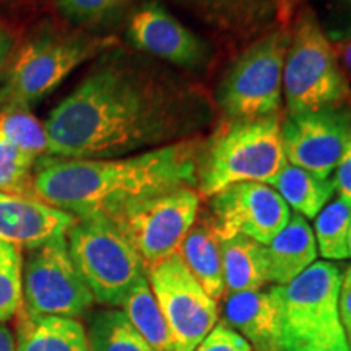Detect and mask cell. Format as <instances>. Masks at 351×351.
I'll return each instance as SVG.
<instances>
[{
    "label": "cell",
    "mask_w": 351,
    "mask_h": 351,
    "mask_svg": "<svg viewBox=\"0 0 351 351\" xmlns=\"http://www.w3.org/2000/svg\"><path fill=\"white\" fill-rule=\"evenodd\" d=\"M288 207L304 218H315L335 194L333 179L319 178L309 171L287 163L270 184Z\"/></svg>",
    "instance_id": "7402d4cb"
},
{
    "label": "cell",
    "mask_w": 351,
    "mask_h": 351,
    "mask_svg": "<svg viewBox=\"0 0 351 351\" xmlns=\"http://www.w3.org/2000/svg\"><path fill=\"white\" fill-rule=\"evenodd\" d=\"M348 251H350V257H351V228H350V239H348Z\"/></svg>",
    "instance_id": "ab89813d"
},
{
    "label": "cell",
    "mask_w": 351,
    "mask_h": 351,
    "mask_svg": "<svg viewBox=\"0 0 351 351\" xmlns=\"http://www.w3.org/2000/svg\"><path fill=\"white\" fill-rule=\"evenodd\" d=\"M333 182H335V191L339 192V195L351 204V135L343 150V155H341L339 165H337Z\"/></svg>",
    "instance_id": "4dcf8cb0"
},
{
    "label": "cell",
    "mask_w": 351,
    "mask_h": 351,
    "mask_svg": "<svg viewBox=\"0 0 351 351\" xmlns=\"http://www.w3.org/2000/svg\"><path fill=\"white\" fill-rule=\"evenodd\" d=\"M194 351H254L238 332L228 327L225 322L217 324L212 332L197 345Z\"/></svg>",
    "instance_id": "f546056e"
},
{
    "label": "cell",
    "mask_w": 351,
    "mask_h": 351,
    "mask_svg": "<svg viewBox=\"0 0 351 351\" xmlns=\"http://www.w3.org/2000/svg\"><path fill=\"white\" fill-rule=\"evenodd\" d=\"M301 0H282V10H280V21H288L289 16L293 15V10H295L298 3Z\"/></svg>",
    "instance_id": "74e56055"
},
{
    "label": "cell",
    "mask_w": 351,
    "mask_h": 351,
    "mask_svg": "<svg viewBox=\"0 0 351 351\" xmlns=\"http://www.w3.org/2000/svg\"><path fill=\"white\" fill-rule=\"evenodd\" d=\"M16 351H90L85 327L77 319L29 315L21 309Z\"/></svg>",
    "instance_id": "d6986e66"
},
{
    "label": "cell",
    "mask_w": 351,
    "mask_h": 351,
    "mask_svg": "<svg viewBox=\"0 0 351 351\" xmlns=\"http://www.w3.org/2000/svg\"><path fill=\"white\" fill-rule=\"evenodd\" d=\"M127 36L145 54L163 59L184 70L208 62V46L158 2H147L132 13Z\"/></svg>",
    "instance_id": "5bb4252c"
},
{
    "label": "cell",
    "mask_w": 351,
    "mask_h": 351,
    "mask_svg": "<svg viewBox=\"0 0 351 351\" xmlns=\"http://www.w3.org/2000/svg\"><path fill=\"white\" fill-rule=\"evenodd\" d=\"M127 319L155 351H174L168 324L153 295L147 275L142 276L122 302Z\"/></svg>",
    "instance_id": "603a6c76"
},
{
    "label": "cell",
    "mask_w": 351,
    "mask_h": 351,
    "mask_svg": "<svg viewBox=\"0 0 351 351\" xmlns=\"http://www.w3.org/2000/svg\"><path fill=\"white\" fill-rule=\"evenodd\" d=\"M8 98H10V91H8V88L7 86H0V109L7 106Z\"/></svg>",
    "instance_id": "f35d334b"
},
{
    "label": "cell",
    "mask_w": 351,
    "mask_h": 351,
    "mask_svg": "<svg viewBox=\"0 0 351 351\" xmlns=\"http://www.w3.org/2000/svg\"><path fill=\"white\" fill-rule=\"evenodd\" d=\"M283 95L289 114L346 106L351 98L335 47L309 8L298 13L291 29Z\"/></svg>",
    "instance_id": "277c9868"
},
{
    "label": "cell",
    "mask_w": 351,
    "mask_h": 351,
    "mask_svg": "<svg viewBox=\"0 0 351 351\" xmlns=\"http://www.w3.org/2000/svg\"><path fill=\"white\" fill-rule=\"evenodd\" d=\"M287 163L278 114L230 121L202 148L197 187L202 195L213 197L239 182L270 186Z\"/></svg>",
    "instance_id": "3957f363"
},
{
    "label": "cell",
    "mask_w": 351,
    "mask_h": 351,
    "mask_svg": "<svg viewBox=\"0 0 351 351\" xmlns=\"http://www.w3.org/2000/svg\"><path fill=\"white\" fill-rule=\"evenodd\" d=\"M77 218L34 197L0 192V241L16 247L36 249L47 241L67 236Z\"/></svg>",
    "instance_id": "9a60e30c"
},
{
    "label": "cell",
    "mask_w": 351,
    "mask_h": 351,
    "mask_svg": "<svg viewBox=\"0 0 351 351\" xmlns=\"http://www.w3.org/2000/svg\"><path fill=\"white\" fill-rule=\"evenodd\" d=\"M351 135L348 106L289 114L282 122L283 150L289 165L330 178Z\"/></svg>",
    "instance_id": "4fadbf2b"
},
{
    "label": "cell",
    "mask_w": 351,
    "mask_h": 351,
    "mask_svg": "<svg viewBox=\"0 0 351 351\" xmlns=\"http://www.w3.org/2000/svg\"><path fill=\"white\" fill-rule=\"evenodd\" d=\"M95 302L69 254L67 238L32 249L23 269V311L29 315L77 319Z\"/></svg>",
    "instance_id": "8fae6325"
},
{
    "label": "cell",
    "mask_w": 351,
    "mask_h": 351,
    "mask_svg": "<svg viewBox=\"0 0 351 351\" xmlns=\"http://www.w3.org/2000/svg\"><path fill=\"white\" fill-rule=\"evenodd\" d=\"M341 276L335 263L322 261L307 267L291 283L278 287L282 345L346 337L339 311Z\"/></svg>",
    "instance_id": "9c48e42d"
},
{
    "label": "cell",
    "mask_w": 351,
    "mask_h": 351,
    "mask_svg": "<svg viewBox=\"0 0 351 351\" xmlns=\"http://www.w3.org/2000/svg\"><path fill=\"white\" fill-rule=\"evenodd\" d=\"M317 243L309 223L301 215L291 218L269 244L263 245L267 280L275 287H285L300 276L317 258Z\"/></svg>",
    "instance_id": "e0dca14e"
},
{
    "label": "cell",
    "mask_w": 351,
    "mask_h": 351,
    "mask_svg": "<svg viewBox=\"0 0 351 351\" xmlns=\"http://www.w3.org/2000/svg\"><path fill=\"white\" fill-rule=\"evenodd\" d=\"M282 351H351V346L346 337H339L332 340L282 345Z\"/></svg>",
    "instance_id": "836d02e7"
},
{
    "label": "cell",
    "mask_w": 351,
    "mask_h": 351,
    "mask_svg": "<svg viewBox=\"0 0 351 351\" xmlns=\"http://www.w3.org/2000/svg\"><path fill=\"white\" fill-rule=\"evenodd\" d=\"M213 226L219 241L245 236L267 245L287 226L291 212L271 186L239 182L210 197Z\"/></svg>",
    "instance_id": "7c38bea8"
},
{
    "label": "cell",
    "mask_w": 351,
    "mask_h": 351,
    "mask_svg": "<svg viewBox=\"0 0 351 351\" xmlns=\"http://www.w3.org/2000/svg\"><path fill=\"white\" fill-rule=\"evenodd\" d=\"M178 254L210 298L218 301L225 293L219 238L212 219L192 225L179 245Z\"/></svg>",
    "instance_id": "ffe728a7"
},
{
    "label": "cell",
    "mask_w": 351,
    "mask_h": 351,
    "mask_svg": "<svg viewBox=\"0 0 351 351\" xmlns=\"http://www.w3.org/2000/svg\"><path fill=\"white\" fill-rule=\"evenodd\" d=\"M202 147L186 140L137 155L103 160L43 156L33 197L75 218L106 213L125 202L197 186Z\"/></svg>",
    "instance_id": "7a4b0ae2"
},
{
    "label": "cell",
    "mask_w": 351,
    "mask_h": 351,
    "mask_svg": "<svg viewBox=\"0 0 351 351\" xmlns=\"http://www.w3.org/2000/svg\"><path fill=\"white\" fill-rule=\"evenodd\" d=\"M212 119V103L200 88L116 46L101 54L44 125L49 156L103 160L186 142Z\"/></svg>",
    "instance_id": "6da1fadb"
},
{
    "label": "cell",
    "mask_w": 351,
    "mask_h": 351,
    "mask_svg": "<svg viewBox=\"0 0 351 351\" xmlns=\"http://www.w3.org/2000/svg\"><path fill=\"white\" fill-rule=\"evenodd\" d=\"M337 51V56L340 57L343 67L351 73V36L346 38L343 43L339 44V49Z\"/></svg>",
    "instance_id": "8d00e7d4"
},
{
    "label": "cell",
    "mask_w": 351,
    "mask_h": 351,
    "mask_svg": "<svg viewBox=\"0 0 351 351\" xmlns=\"http://www.w3.org/2000/svg\"><path fill=\"white\" fill-rule=\"evenodd\" d=\"M67 236L70 257L95 301L122 306L147 271L135 249L104 213L77 218Z\"/></svg>",
    "instance_id": "5b68a950"
},
{
    "label": "cell",
    "mask_w": 351,
    "mask_h": 351,
    "mask_svg": "<svg viewBox=\"0 0 351 351\" xmlns=\"http://www.w3.org/2000/svg\"><path fill=\"white\" fill-rule=\"evenodd\" d=\"M199 204V194L194 189L182 187L125 202L104 215L135 249L147 269L178 252L195 223Z\"/></svg>",
    "instance_id": "52a82bcc"
},
{
    "label": "cell",
    "mask_w": 351,
    "mask_h": 351,
    "mask_svg": "<svg viewBox=\"0 0 351 351\" xmlns=\"http://www.w3.org/2000/svg\"><path fill=\"white\" fill-rule=\"evenodd\" d=\"M15 36L7 26L0 23V82L7 80L10 75V70L15 60V49H16Z\"/></svg>",
    "instance_id": "1f68e13d"
},
{
    "label": "cell",
    "mask_w": 351,
    "mask_h": 351,
    "mask_svg": "<svg viewBox=\"0 0 351 351\" xmlns=\"http://www.w3.org/2000/svg\"><path fill=\"white\" fill-rule=\"evenodd\" d=\"M219 249L226 295L258 291L269 283L262 244L238 234L219 241Z\"/></svg>",
    "instance_id": "44dd1931"
},
{
    "label": "cell",
    "mask_w": 351,
    "mask_h": 351,
    "mask_svg": "<svg viewBox=\"0 0 351 351\" xmlns=\"http://www.w3.org/2000/svg\"><path fill=\"white\" fill-rule=\"evenodd\" d=\"M289 39V28L278 26L254 41L230 65L217 91L218 106L228 119H261L278 114Z\"/></svg>",
    "instance_id": "8992f818"
},
{
    "label": "cell",
    "mask_w": 351,
    "mask_h": 351,
    "mask_svg": "<svg viewBox=\"0 0 351 351\" xmlns=\"http://www.w3.org/2000/svg\"><path fill=\"white\" fill-rule=\"evenodd\" d=\"M219 32L249 34L280 20L282 0H176Z\"/></svg>",
    "instance_id": "ac0fdd59"
},
{
    "label": "cell",
    "mask_w": 351,
    "mask_h": 351,
    "mask_svg": "<svg viewBox=\"0 0 351 351\" xmlns=\"http://www.w3.org/2000/svg\"><path fill=\"white\" fill-rule=\"evenodd\" d=\"M116 46V38L60 34L33 38L13 60L5 85L10 91L5 108L28 109L54 91L78 65Z\"/></svg>",
    "instance_id": "ba28073f"
},
{
    "label": "cell",
    "mask_w": 351,
    "mask_h": 351,
    "mask_svg": "<svg viewBox=\"0 0 351 351\" xmlns=\"http://www.w3.org/2000/svg\"><path fill=\"white\" fill-rule=\"evenodd\" d=\"M0 134L19 150L33 158L49 156V137L46 125L32 112L19 108H3L0 112Z\"/></svg>",
    "instance_id": "484cf974"
},
{
    "label": "cell",
    "mask_w": 351,
    "mask_h": 351,
    "mask_svg": "<svg viewBox=\"0 0 351 351\" xmlns=\"http://www.w3.org/2000/svg\"><path fill=\"white\" fill-rule=\"evenodd\" d=\"M223 319L254 351H282L283 311L278 287L228 295Z\"/></svg>",
    "instance_id": "2e32d148"
},
{
    "label": "cell",
    "mask_w": 351,
    "mask_h": 351,
    "mask_svg": "<svg viewBox=\"0 0 351 351\" xmlns=\"http://www.w3.org/2000/svg\"><path fill=\"white\" fill-rule=\"evenodd\" d=\"M86 335L90 351H155L122 311L95 314Z\"/></svg>",
    "instance_id": "cb8c5ba5"
},
{
    "label": "cell",
    "mask_w": 351,
    "mask_h": 351,
    "mask_svg": "<svg viewBox=\"0 0 351 351\" xmlns=\"http://www.w3.org/2000/svg\"><path fill=\"white\" fill-rule=\"evenodd\" d=\"M350 228L351 204L339 195L315 217V243L320 256L328 261H343L350 257Z\"/></svg>",
    "instance_id": "d4e9b609"
},
{
    "label": "cell",
    "mask_w": 351,
    "mask_h": 351,
    "mask_svg": "<svg viewBox=\"0 0 351 351\" xmlns=\"http://www.w3.org/2000/svg\"><path fill=\"white\" fill-rule=\"evenodd\" d=\"M339 311L346 340H348L351 346V265L346 269L343 276H341Z\"/></svg>",
    "instance_id": "d6a6232c"
},
{
    "label": "cell",
    "mask_w": 351,
    "mask_h": 351,
    "mask_svg": "<svg viewBox=\"0 0 351 351\" xmlns=\"http://www.w3.org/2000/svg\"><path fill=\"white\" fill-rule=\"evenodd\" d=\"M333 5L337 7V12L346 23L345 33H351V0H333Z\"/></svg>",
    "instance_id": "d590c367"
},
{
    "label": "cell",
    "mask_w": 351,
    "mask_h": 351,
    "mask_svg": "<svg viewBox=\"0 0 351 351\" xmlns=\"http://www.w3.org/2000/svg\"><path fill=\"white\" fill-rule=\"evenodd\" d=\"M65 19L77 25H93L122 10L130 0H56Z\"/></svg>",
    "instance_id": "f1b7e54d"
},
{
    "label": "cell",
    "mask_w": 351,
    "mask_h": 351,
    "mask_svg": "<svg viewBox=\"0 0 351 351\" xmlns=\"http://www.w3.org/2000/svg\"><path fill=\"white\" fill-rule=\"evenodd\" d=\"M23 306V261L16 245L0 241V324L7 322Z\"/></svg>",
    "instance_id": "4316f807"
},
{
    "label": "cell",
    "mask_w": 351,
    "mask_h": 351,
    "mask_svg": "<svg viewBox=\"0 0 351 351\" xmlns=\"http://www.w3.org/2000/svg\"><path fill=\"white\" fill-rule=\"evenodd\" d=\"M147 280L168 324L174 351H194L218 324V306L178 252L147 267Z\"/></svg>",
    "instance_id": "30bf717a"
},
{
    "label": "cell",
    "mask_w": 351,
    "mask_h": 351,
    "mask_svg": "<svg viewBox=\"0 0 351 351\" xmlns=\"http://www.w3.org/2000/svg\"><path fill=\"white\" fill-rule=\"evenodd\" d=\"M0 351H16V341L10 328L0 324Z\"/></svg>",
    "instance_id": "e575fe53"
},
{
    "label": "cell",
    "mask_w": 351,
    "mask_h": 351,
    "mask_svg": "<svg viewBox=\"0 0 351 351\" xmlns=\"http://www.w3.org/2000/svg\"><path fill=\"white\" fill-rule=\"evenodd\" d=\"M36 158L26 155L0 134V192L33 197V171Z\"/></svg>",
    "instance_id": "83f0119b"
}]
</instances>
